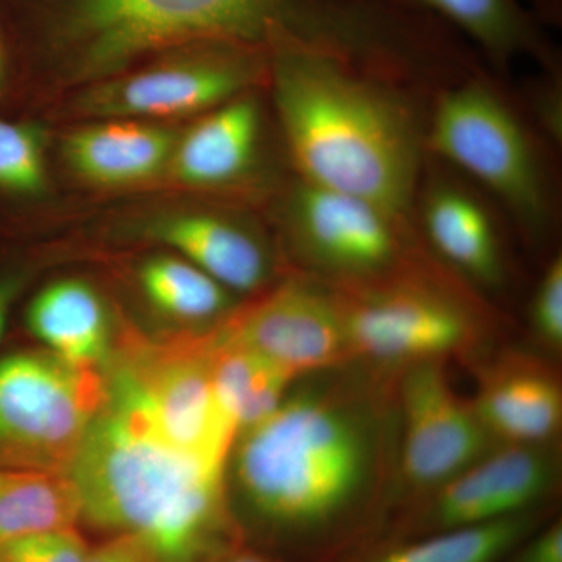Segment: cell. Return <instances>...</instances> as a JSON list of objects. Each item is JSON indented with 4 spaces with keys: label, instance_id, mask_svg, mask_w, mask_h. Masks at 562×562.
Segmentation results:
<instances>
[{
    "label": "cell",
    "instance_id": "277c9868",
    "mask_svg": "<svg viewBox=\"0 0 562 562\" xmlns=\"http://www.w3.org/2000/svg\"><path fill=\"white\" fill-rule=\"evenodd\" d=\"M225 469L177 452L106 401L66 473L80 522L131 536L157 562H216L246 543Z\"/></svg>",
    "mask_w": 562,
    "mask_h": 562
},
{
    "label": "cell",
    "instance_id": "52a82bcc",
    "mask_svg": "<svg viewBox=\"0 0 562 562\" xmlns=\"http://www.w3.org/2000/svg\"><path fill=\"white\" fill-rule=\"evenodd\" d=\"M213 333L125 347L106 383V401L131 413L162 443L227 468L236 430L214 387Z\"/></svg>",
    "mask_w": 562,
    "mask_h": 562
},
{
    "label": "cell",
    "instance_id": "4dcf8cb0",
    "mask_svg": "<svg viewBox=\"0 0 562 562\" xmlns=\"http://www.w3.org/2000/svg\"><path fill=\"white\" fill-rule=\"evenodd\" d=\"M546 27H561L562 0H522Z\"/></svg>",
    "mask_w": 562,
    "mask_h": 562
},
{
    "label": "cell",
    "instance_id": "d4e9b609",
    "mask_svg": "<svg viewBox=\"0 0 562 562\" xmlns=\"http://www.w3.org/2000/svg\"><path fill=\"white\" fill-rule=\"evenodd\" d=\"M46 184L43 140L31 125L0 120V188L40 192Z\"/></svg>",
    "mask_w": 562,
    "mask_h": 562
},
{
    "label": "cell",
    "instance_id": "44dd1931",
    "mask_svg": "<svg viewBox=\"0 0 562 562\" xmlns=\"http://www.w3.org/2000/svg\"><path fill=\"white\" fill-rule=\"evenodd\" d=\"M27 327L50 353L95 368L110 350V325L101 297L87 283L61 280L33 299Z\"/></svg>",
    "mask_w": 562,
    "mask_h": 562
},
{
    "label": "cell",
    "instance_id": "3957f363",
    "mask_svg": "<svg viewBox=\"0 0 562 562\" xmlns=\"http://www.w3.org/2000/svg\"><path fill=\"white\" fill-rule=\"evenodd\" d=\"M295 177L413 221L431 95L317 52H268Z\"/></svg>",
    "mask_w": 562,
    "mask_h": 562
},
{
    "label": "cell",
    "instance_id": "4fadbf2b",
    "mask_svg": "<svg viewBox=\"0 0 562 562\" xmlns=\"http://www.w3.org/2000/svg\"><path fill=\"white\" fill-rule=\"evenodd\" d=\"M495 209L486 192L427 155L414 225L432 257L483 297L505 291L512 280L503 213Z\"/></svg>",
    "mask_w": 562,
    "mask_h": 562
},
{
    "label": "cell",
    "instance_id": "7402d4cb",
    "mask_svg": "<svg viewBox=\"0 0 562 562\" xmlns=\"http://www.w3.org/2000/svg\"><path fill=\"white\" fill-rule=\"evenodd\" d=\"M214 387L236 435L279 408L294 376L254 351L222 342L213 333Z\"/></svg>",
    "mask_w": 562,
    "mask_h": 562
},
{
    "label": "cell",
    "instance_id": "1f68e13d",
    "mask_svg": "<svg viewBox=\"0 0 562 562\" xmlns=\"http://www.w3.org/2000/svg\"><path fill=\"white\" fill-rule=\"evenodd\" d=\"M216 562H286L280 560L276 554L265 552L258 547L250 546V543H243L236 547L232 552L224 554L221 560Z\"/></svg>",
    "mask_w": 562,
    "mask_h": 562
},
{
    "label": "cell",
    "instance_id": "7a4b0ae2",
    "mask_svg": "<svg viewBox=\"0 0 562 562\" xmlns=\"http://www.w3.org/2000/svg\"><path fill=\"white\" fill-rule=\"evenodd\" d=\"M50 57L83 79L147 55L221 41L268 52L294 46L353 65L397 40L405 0H38Z\"/></svg>",
    "mask_w": 562,
    "mask_h": 562
},
{
    "label": "cell",
    "instance_id": "8fae6325",
    "mask_svg": "<svg viewBox=\"0 0 562 562\" xmlns=\"http://www.w3.org/2000/svg\"><path fill=\"white\" fill-rule=\"evenodd\" d=\"M446 364L424 361L398 371L397 492L391 517L501 446L472 398L453 386Z\"/></svg>",
    "mask_w": 562,
    "mask_h": 562
},
{
    "label": "cell",
    "instance_id": "2e32d148",
    "mask_svg": "<svg viewBox=\"0 0 562 562\" xmlns=\"http://www.w3.org/2000/svg\"><path fill=\"white\" fill-rule=\"evenodd\" d=\"M446 22L476 50L486 68L506 81L513 66L562 69L561 52L522 0H413Z\"/></svg>",
    "mask_w": 562,
    "mask_h": 562
},
{
    "label": "cell",
    "instance_id": "83f0119b",
    "mask_svg": "<svg viewBox=\"0 0 562 562\" xmlns=\"http://www.w3.org/2000/svg\"><path fill=\"white\" fill-rule=\"evenodd\" d=\"M519 102L543 138L561 151L562 69H539V76L530 81L525 99H519Z\"/></svg>",
    "mask_w": 562,
    "mask_h": 562
},
{
    "label": "cell",
    "instance_id": "ac0fdd59",
    "mask_svg": "<svg viewBox=\"0 0 562 562\" xmlns=\"http://www.w3.org/2000/svg\"><path fill=\"white\" fill-rule=\"evenodd\" d=\"M151 235L183 255L228 291L250 294L272 279L273 262L260 236L216 213H188L155 225Z\"/></svg>",
    "mask_w": 562,
    "mask_h": 562
},
{
    "label": "cell",
    "instance_id": "cb8c5ba5",
    "mask_svg": "<svg viewBox=\"0 0 562 562\" xmlns=\"http://www.w3.org/2000/svg\"><path fill=\"white\" fill-rule=\"evenodd\" d=\"M140 284L149 301L169 316L183 321H211L231 312V291L192 262L154 258L140 269Z\"/></svg>",
    "mask_w": 562,
    "mask_h": 562
},
{
    "label": "cell",
    "instance_id": "836d02e7",
    "mask_svg": "<svg viewBox=\"0 0 562 562\" xmlns=\"http://www.w3.org/2000/svg\"><path fill=\"white\" fill-rule=\"evenodd\" d=\"M0 74H2V52H0Z\"/></svg>",
    "mask_w": 562,
    "mask_h": 562
},
{
    "label": "cell",
    "instance_id": "4316f807",
    "mask_svg": "<svg viewBox=\"0 0 562 562\" xmlns=\"http://www.w3.org/2000/svg\"><path fill=\"white\" fill-rule=\"evenodd\" d=\"M90 547L72 528L32 532L0 543V562H85Z\"/></svg>",
    "mask_w": 562,
    "mask_h": 562
},
{
    "label": "cell",
    "instance_id": "7c38bea8",
    "mask_svg": "<svg viewBox=\"0 0 562 562\" xmlns=\"http://www.w3.org/2000/svg\"><path fill=\"white\" fill-rule=\"evenodd\" d=\"M172 60L110 81L85 98L99 116L172 117L210 111L268 79V52L205 41Z\"/></svg>",
    "mask_w": 562,
    "mask_h": 562
},
{
    "label": "cell",
    "instance_id": "30bf717a",
    "mask_svg": "<svg viewBox=\"0 0 562 562\" xmlns=\"http://www.w3.org/2000/svg\"><path fill=\"white\" fill-rule=\"evenodd\" d=\"M561 482V442L502 443L438 490L403 506L373 542L419 538L549 508L558 505Z\"/></svg>",
    "mask_w": 562,
    "mask_h": 562
},
{
    "label": "cell",
    "instance_id": "603a6c76",
    "mask_svg": "<svg viewBox=\"0 0 562 562\" xmlns=\"http://www.w3.org/2000/svg\"><path fill=\"white\" fill-rule=\"evenodd\" d=\"M79 522V495L68 473L0 471V543Z\"/></svg>",
    "mask_w": 562,
    "mask_h": 562
},
{
    "label": "cell",
    "instance_id": "9c48e42d",
    "mask_svg": "<svg viewBox=\"0 0 562 562\" xmlns=\"http://www.w3.org/2000/svg\"><path fill=\"white\" fill-rule=\"evenodd\" d=\"M106 402L105 376L54 353L0 358V471L68 472Z\"/></svg>",
    "mask_w": 562,
    "mask_h": 562
},
{
    "label": "cell",
    "instance_id": "e0dca14e",
    "mask_svg": "<svg viewBox=\"0 0 562 562\" xmlns=\"http://www.w3.org/2000/svg\"><path fill=\"white\" fill-rule=\"evenodd\" d=\"M262 136L260 102L251 92L210 110L172 151V171L192 187L238 183L257 166Z\"/></svg>",
    "mask_w": 562,
    "mask_h": 562
},
{
    "label": "cell",
    "instance_id": "d6986e66",
    "mask_svg": "<svg viewBox=\"0 0 562 562\" xmlns=\"http://www.w3.org/2000/svg\"><path fill=\"white\" fill-rule=\"evenodd\" d=\"M176 133L139 122H109L72 133L65 144L70 168L101 184L149 179L171 161Z\"/></svg>",
    "mask_w": 562,
    "mask_h": 562
},
{
    "label": "cell",
    "instance_id": "5bb4252c",
    "mask_svg": "<svg viewBox=\"0 0 562 562\" xmlns=\"http://www.w3.org/2000/svg\"><path fill=\"white\" fill-rule=\"evenodd\" d=\"M214 333L222 342L254 351L294 379L353 360L335 291L302 273L232 313Z\"/></svg>",
    "mask_w": 562,
    "mask_h": 562
},
{
    "label": "cell",
    "instance_id": "ba28073f",
    "mask_svg": "<svg viewBox=\"0 0 562 562\" xmlns=\"http://www.w3.org/2000/svg\"><path fill=\"white\" fill-rule=\"evenodd\" d=\"M284 224L302 276L330 286L390 279L431 257L413 221L299 177L286 195Z\"/></svg>",
    "mask_w": 562,
    "mask_h": 562
},
{
    "label": "cell",
    "instance_id": "484cf974",
    "mask_svg": "<svg viewBox=\"0 0 562 562\" xmlns=\"http://www.w3.org/2000/svg\"><path fill=\"white\" fill-rule=\"evenodd\" d=\"M528 327L536 346L550 360L557 361L562 355V257L557 251L547 261L532 290Z\"/></svg>",
    "mask_w": 562,
    "mask_h": 562
},
{
    "label": "cell",
    "instance_id": "8992f818",
    "mask_svg": "<svg viewBox=\"0 0 562 562\" xmlns=\"http://www.w3.org/2000/svg\"><path fill=\"white\" fill-rule=\"evenodd\" d=\"M331 288L351 358L382 368L476 357L497 328L491 302L432 255L390 279Z\"/></svg>",
    "mask_w": 562,
    "mask_h": 562
},
{
    "label": "cell",
    "instance_id": "6da1fadb",
    "mask_svg": "<svg viewBox=\"0 0 562 562\" xmlns=\"http://www.w3.org/2000/svg\"><path fill=\"white\" fill-rule=\"evenodd\" d=\"M398 371L351 360L301 376L236 435L225 482L246 543L341 562L379 538L397 492Z\"/></svg>",
    "mask_w": 562,
    "mask_h": 562
},
{
    "label": "cell",
    "instance_id": "9a60e30c",
    "mask_svg": "<svg viewBox=\"0 0 562 562\" xmlns=\"http://www.w3.org/2000/svg\"><path fill=\"white\" fill-rule=\"evenodd\" d=\"M475 376L473 406L497 443L561 442L562 380L557 361L505 349L480 361Z\"/></svg>",
    "mask_w": 562,
    "mask_h": 562
},
{
    "label": "cell",
    "instance_id": "ffe728a7",
    "mask_svg": "<svg viewBox=\"0 0 562 562\" xmlns=\"http://www.w3.org/2000/svg\"><path fill=\"white\" fill-rule=\"evenodd\" d=\"M557 513L558 505H554L419 538L376 541L341 562H501L509 550L552 520Z\"/></svg>",
    "mask_w": 562,
    "mask_h": 562
},
{
    "label": "cell",
    "instance_id": "5b68a950",
    "mask_svg": "<svg viewBox=\"0 0 562 562\" xmlns=\"http://www.w3.org/2000/svg\"><path fill=\"white\" fill-rule=\"evenodd\" d=\"M425 149L486 192L528 247L554 241L561 227L558 150L491 70L432 92Z\"/></svg>",
    "mask_w": 562,
    "mask_h": 562
},
{
    "label": "cell",
    "instance_id": "f546056e",
    "mask_svg": "<svg viewBox=\"0 0 562 562\" xmlns=\"http://www.w3.org/2000/svg\"><path fill=\"white\" fill-rule=\"evenodd\" d=\"M85 562H157L149 550L131 536H111L109 541L90 549Z\"/></svg>",
    "mask_w": 562,
    "mask_h": 562
},
{
    "label": "cell",
    "instance_id": "f1b7e54d",
    "mask_svg": "<svg viewBox=\"0 0 562 562\" xmlns=\"http://www.w3.org/2000/svg\"><path fill=\"white\" fill-rule=\"evenodd\" d=\"M501 562H562L560 514L517 543Z\"/></svg>",
    "mask_w": 562,
    "mask_h": 562
},
{
    "label": "cell",
    "instance_id": "d6a6232c",
    "mask_svg": "<svg viewBox=\"0 0 562 562\" xmlns=\"http://www.w3.org/2000/svg\"><path fill=\"white\" fill-rule=\"evenodd\" d=\"M14 291H16V284L13 281H2L0 283V338H2L3 330H5L7 317H9Z\"/></svg>",
    "mask_w": 562,
    "mask_h": 562
}]
</instances>
